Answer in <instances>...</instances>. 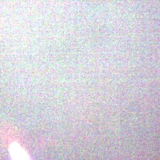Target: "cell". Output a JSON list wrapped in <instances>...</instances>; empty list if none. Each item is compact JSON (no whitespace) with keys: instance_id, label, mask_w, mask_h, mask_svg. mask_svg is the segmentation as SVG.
Segmentation results:
<instances>
[{"instance_id":"obj_1","label":"cell","mask_w":160,"mask_h":160,"mask_svg":"<svg viewBox=\"0 0 160 160\" xmlns=\"http://www.w3.org/2000/svg\"><path fill=\"white\" fill-rule=\"evenodd\" d=\"M9 150L12 160H30L27 152L18 143H12Z\"/></svg>"}]
</instances>
